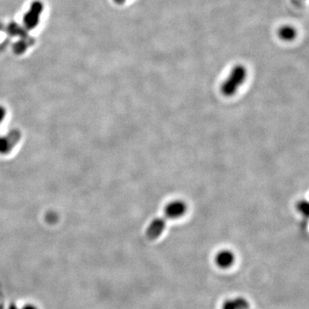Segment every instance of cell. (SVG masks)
Wrapping results in <instances>:
<instances>
[{"instance_id":"6da1fadb","label":"cell","mask_w":309,"mask_h":309,"mask_svg":"<svg viewBox=\"0 0 309 309\" xmlns=\"http://www.w3.org/2000/svg\"><path fill=\"white\" fill-rule=\"evenodd\" d=\"M246 77V70L243 66L238 65L232 69L229 77L222 85L221 90L224 95L231 96L235 94Z\"/></svg>"},{"instance_id":"7a4b0ae2","label":"cell","mask_w":309,"mask_h":309,"mask_svg":"<svg viewBox=\"0 0 309 309\" xmlns=\"http://www.w3.org/2000/svg\"><path fill=\"white\" fill-rule=\"evenodd\" d=\"M21 138L20 132L12 130L6 136H0V154H7L17 144Z\"/></svg>"},{"instance_id":"3957f363","label":"cell","mask_w":309,"mask_h":309,"mask_svg":"<svg viewBox=\"0 0 309 309\" xmlns=\"http://www.w3.org/2000/svg\"><path fill=\"white\" fill-rule=\"evenodd\" d=\"M186 204L182 200L172 201L165 208L166 218L175 219L182 217L186 212Z\"/></svg>"},{"instance_id":"277c9868","label":"cell","mask_w":309,"mask_h":309,"mask_svg":"<svg viewBox=\"0 0 309 309\" xmlns=\"http://www.w3.org/2000/svg\"><path fill=\"white\" fill-rule=\"evenodd\" d=\"M166 218H156L152 221L146 231L147 237L149 240H154L159 237L166 228Z\"/></svg>"},{"instance_id":"5b68a950","label":"cell","mask_w":309,"mask_h":309,"mask_svg":"<svg viewBox=\"0 0 309 309\" xmlns=\"http://www.w3.org/2000/svg\"><path fill=\"white\" fill-rule=\"evenodd\" d=\"M235 253L230 250H222L215 257V262L221 269H228L235 263Z\"/></svg>"},{"instance_id":"8992f818","label":"cell","mask_w":309,"mask_h":309,"mask_svg":"<svg viewBox=\"0 0 309 309\" xmlns=\"http://www.w3.org/2000/svg\"><path fill=\"white\" fill-rule=\"evenodd\" d=\"M41 12H42V6L40 4L34 3L31 6L29 12L27 13L24 18V23H26L27 27L33 28L37 24Z\"/></svg>"},{"instance_id":"52a82bcc","label":"cell","mask_w":309,"mask_h":309,"mask_svg":"<svg viewBox=\"0 0 309 309\" xmlns=\"http://www.w3.org/2000/svg\"><path fill=\"white\" fill-rule=\"evenodd\" d=\"M248 307V301L242 297L227 300L223 304L222 309H246Z\"/></svg>"},{"instance_id":"ba28073f","label":"cell","mask_w":309,"mask_h":309,"mask_svg":"<svg viewBox=\"0 0 309 309\" xmlns=\"http://www.w3.org/2000/svg\"><path fill=\"white\" fill-rule=\"evenodd\" d=\"M278 36L282 40H286V41L294 40L296 36V30L292 26H283L278 30Z\"/></svg>"},{"instance_id":"9c48e42d","label":"cell","mask_w":309,"mask_h":309,"mask_svg":"<svg viewBox=\"0 0 309 309\" xmlns=\"http://www.w3.org/2000/svg\"><path fill=\"white\" fill-rule=\"evenodd\" d=\"M299 210H300L301 213L306 214V213H307V210H308V204H307V202H306V201H302V202H300V204H299Z\"/></svg>"},{"instance_id":"30bf717a","label":"cell","mask_w":309,"mask_h":309,"mask_svg":"<svg viewBox=\"0 0 309 309\" xmlns=\"http://www.w3.org/2000/svg\"><path fill=\"white\" fill-rule=\"evenodd\" d=\"M6 110L3 106H0V124L3 122V120L6 119Z\"/></svg>"},{"instance_id":"8fae6325","label":"cell","mask_w":309,"mask_h":309,"mask_svg":"<svg viewBox=\"0 0 309 309\" xmlns=\"http://www.w3.org/2000/svg\"><path fill=\"white\" fill-rule=\"evenodd\" d=\"M22 309H38L36 306H34V305H26V306H23Z\"/></svg>"},{"instance_id":"7c38bea8","label":"cell","mask_w":309,"mask_h":309,"mask_svg":"<svg viewBox=\"0 0 309 309\" xmlns=\"http://www.w3.org/2000/svg\"><path fill=\"white\" fill-rule=\"evenodd\" d=\"M126 0H115V3H117L118 5H122V4L125 3Z\"/></svg>"},{"instance_id":"4fadbf2b","label":"cell","mask_w":309,"mask_h":309,"mask_svg":"<svg viewBox=\"0 0 309 309\" xmlns=\"http://www.w3.org/2000/svg\"><path fill=\"white\" fill-rule=\"evenodd\" d=\"M9 309H19V308H18V306H17V305H16V304H12V305L10 306V307H9Z\"/></svg>"}]
</instances>
